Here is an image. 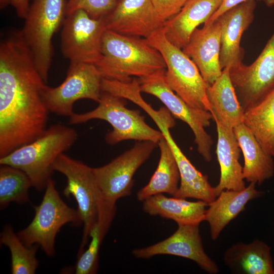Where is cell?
I'll list each match as a JSON object with an SVG mask.
<instances>
[{"label":"cell","instance_id":"cell-1","mask_svg":"<svg viewBox=\"0 0 274 274\" xmlns=\"http://www.w3.org/2000/svg\"><path fill=\"white\" fill-rule=\"evenodd\" d=\"M40 75L20 30L0 43V158L37 139L47 128L49 110Z\"/></svg>","mask_w":274,"mask_h":274},{"label":"cell","instance_id":"cell-2","mask_svg":"<svg viewBox=\"0 0 274 274\" xmlns=\"http://www.w3.org/2000/svg\"><path fill=\"white\" fill-rule=\"evenodd\" d=\"M95 65L104 78L124 82L166 71L162 55L147 39L107 29L101 39V57Z\"/></svg>","mask_w":274,"mask_h":274},{"label":"cell","instance_id":"cell-3","mask_svg":"<svg viewBox=\"0 0 274 274\" xmlns=\"http://www.w3.org/2000/svg\"><path fill=\"white\" fill-rule=\"evenodd\" d=\"M78 137L74 128L62 124H53L33 141L0 158V165L22 170L33 187L44 190L54 171L56 159L75 144Z\"/></svg>","mask_w":274,"mask_h":274},{"label":"cell","instance_id":"cell-4","mask_svg":"<svg viewBox=\"0 0 274 274\" xmlns=\"http://www.w3.org/2000/svg\"><path fill=\"white\" fill-rule=\"evenodd\" d=\"M98 105L94 109L84 113H74L70 123L78 124L92 119L108 122L112 130L105 136L106 142L114 145L123 141H151L156 144L164 136L160 130L150 126L138 110L126 107V99L103 92Z\"/></svg>","mask_w":274,"mask_h":274},{"label":"cell","instance_id":"cell-5","mask_svg":"<svg viewBox=\"0 0 274 274\" xmlns=\"http://www.w3.org/2000/svg\"><path fill=\"white\" fill-rule=\"evenodd\" d=\"M147 40L164 59V76L169 87L190 107L210 112L207 95L208 85L192 60L167 39L162 28Z\"/></svg>","mask_w":274,"mask_h":274},{"label":"cell","instance_id":"cell-6","mask_svg":"<svg viewBox=\"0 0 274 274\" xmlns=\"http://www.w3.org/2000/svg\"><path fill=\"white\" fill-rule=\"evenodd\" d=\"M35 210L31 222L17 234L27 246L38 245L48 256L53 257L57 233L67 223L82 224L80 215L78 210L71 208L62 199L51 178L48 181L42 201Z\"/></svg>","mask_w":274,"mask_h":274},{"label":"cell","instance_id":"cell-7","mask_svg":"<svg viewBox=\"0 0 274 274\" xmlns=\"http://www.w3.org/2000/svg\"><path fill=\"white\" fill-rule=\"evenodd\" d=\"M53 169L66 179V185L62 192L63 195L66 197H74L78 204V211L83 225L78 257L84 251L89 239L90 232L98 220L105 202L92 167L62 153L55 161Z\"/></svg>","mask_w":274,"mask_h":274},{"label":"cell","instance_id":"cell-8","mask_svg":"<svg viewBox=\"0 0 274 274\" xmlns=\"http://www.w3.org/2000/svg\"><path fill=\"white\" fill-rule=\"evenodd\" d=\"M66 5L65 0H33L21 30L46 83L53 54L52 37L63 24Z\"/></svg>","mask_w":274,"mask_h":274},{"label":"cell","instance_id":"cell-9","mask_svg":"<svg viewBox=\"0 0 274 274\" xmlns=\"http://www.w3.org/2000/svg\"><path fill=\"white\" fill-rule=\"evenodd\" d=\"M103 77L94 64L71 62L66 77L58 86L45 83L41 94L49 111L57 115L71 117L74 103L81 99L98 102L102 90Z\"/></svg>","mask_w":274,"mask_h":274},{"label":"cell","instance_id":"cell-10","mask_svg":"<svg viewBox=\"0 0 274 274\" xmlns=\"http://www.w3.org/2000/svg\"><path fill=\"white\" fill-rule=\"evenodd\" d=\"M165 71L137 78L142 92L158 98L174 118L185 122L191 129L197 151L207 162L212 159L213 141L205 128L210 125L212 114L207 111L192 108L180 98L168 85L165 79Z\"/></svg>","mask_w":274,"mask_h":274},{"label":"cell","instance_id":"cell-11","mask_svg":"<svg viewBox=\"0 0 274 274\" xmlns=\"http://www.w3.org/2000/svg\"><path fill=\"white\" fill-rule=\"evenodd\" d=\"M157 144L151 141H138L131 149L108 164L93 168L104 202L116 206L118 200L130 195L133 176L150 157Z\"/></svg>","mask_w":274,"mask_h":274},{"label":"cell","instance_id":"cell-12","mask_svg":"<svg viewBox=\"0 0 274 274\" xmlns=\"http://www.w3.org/2000/svg\"><path fill=\"white\" fill-rule=\"evenodd\" d=\"M61 33V51L70 63L95 64L101 57L104 19H95L78 10L65 18Z\"/></svg>","mask_w":274,"mask_h":274},{"label":"cell","instance_id":"cell-13","mask_svg":"<svg viewBox=\"0 0 274 274\" xmlns=\"http://www.w3.org/2000/svg\"><path fill=\"white\" fill-rule=\"evenodd\" d=\"M229 73L244 111L262 100L274 88V31L252 64L242 62Z\"/></svg>","mask_w":274,"mask_h":274},{"label":"cell","instance_id":"cell-14","mask_svg":"<svg viewBox=\"0 0 274 274\" xmlns=\"http://www.w3.org/2000/svg\"><path fill=\"white\" fill-rule=\"evenodd\" d=\"M149 116L155 122L169 146L176 160L180 175V184L174 197L193 198L208 203L216 198L214 187L209 182L207 175H203L191 163L173 138L169 129L176 124L174 117L165 107L153 110Z\"/></svg>","mask_w":274,"mask_h":274},{"label":"cell","instance_id":"cell-15","mask_svg":"<svg viewBox=\"0 0 274 274\" xmlns=\"http://www.w3.org/2000/svg\"><path fill=\"white\" fill-rule=\"evenodd\" d=\"M199 224H178L176 231L168 238L150 246L134 249L136 258L148 259L159 255L184 257L195 262L205 271H219L216 263L205 252L199 232Z\"/></svg>","mask_w":274,"mask_h":274},{"label":"cell","instance_id":"cell-16","mask_svg":"<svg viewBox=\"0 0 274 274\" xmlns=\"http://www.w3.org/2000/svg\"><path fill=\"white\" fill-rule=\"evenodd\" d=\"M104 20L107 29L145 39L161 28L164 23L152 0H117Z\"/></svg>","mask_w":274,"mask_h":274},{"label":"cell","instance_id":"cell-17","mask_svg":"<svg viewBox=\"0 0 274 274\" xmlns=\"http://www.w3.org/2000/svg\"><path fill=\"white\" fill-rule=\"evenodd\" d=\"M221 24L218 18L212 23L196 28L182 49L198 68L202 78L211 85L222 74L220 63Z\"/></svg>","mask_w":274,"mask_h":274},{"label":"cell","instance_id":"cell-18","mask_svg":"<svg viewBox=\"0 0 274 274\" xmlns=\"http://www.w3.org/2000/svg\"><path fill=\"white\" fill-rule=\"evenodd\" d=\"M256 6L255 0H249L229 9L217 18L221 24L220 63L222 70L243 62L244 50L241 47V40L243 33L254 20Z\"/></svg>","mask_w":274,"mask_h":274},{"label":"cell","instance_id":"cell-19","mask_svg":"<svg viewBox=\"0 0 274 274\" xmlns=\"http://www.w3.org/2000/svg\"><path fill=\"white\" fill-rule=\"evenodd\" d=\"M221 3L222 0H187L176 15L164 22L162 28L167 39L182 49L194 30L207 22Z\"/></svg>","mask_w":274,"mask_h":274},{"label":"cell","instance_id":"cell-20","mask_svg":"<svg viewBox=\"0 0 274 274\" xmlns=\"http://www.w3.org/2000/svg\"><path fill=\"white\" fill-rule=\"evenodd\" d=\"M217 131L216 154L220 167V178L214 187L217 197L225 190L242 191L246 187L239 163L240 148L233 128L215 121Z\"/></svg>","mask_w":274,"mask_h":274},{"label":"cell","instance_id":"cell-21","mask_svg":"<svg viewBox=\"0 0 274 274\" xmlns=\"http://www.w3.org/2000/svg\"><path fill=\"white\" fill-rule=\"evenodd\" d=\"M256 184L250 183L242 191L225 190L209 203L204 221L210 226L211 238L215 241L229 222L245 209L250 200L263 196L265 192L256 188Z\"/></svg>","mask_w":274,"mask_h":274},{"label":"cell","instance_id":"cell-22","mask_svg":"<svg viewBox=\"0 0 274 274\" xmlns=\"http://www.w3.org/2000/svg\"><path fill=\"white\" fill-rule=\"evenodd\" d=\"M230 67L224 68L221 75L207 89L213 120L233 128L243 123L244 110L239 102L231 80Z\"/></svg>","mask_w":274,"mask_h":274},{"label":"cell","instance_id":"cell-23","mask_svg":"<svg viewBox=\"0 0 274 274\" xmlns=\"http://www.w3.org/2000/svg\"><path fill=\"white\" fill-rule=\"evenodd\" d=\"M271 248L264 242L232 245L224 253L223 261L230 271L240 274H274Z\"/></svg>","mask_w":274,"mask_h":274},{"label":"cell","instance_id":"cell-24","mask_svg":"<svg viewBox=\"0 0 274 274\" xmlns=\"http://www.w3.org/2000/svg\"><path fill=\"white\" fill-rule=\"evenodd\" d=\"M233 129L244 157V179L259 185L272 178L274 175L273 157L263 150L243 123Z\"/></svg>","mask_w":274,"mask_h":274},{"label":"cell","instance_id":"cell-25","mask_svg":"<svg viewBox=\"0 0 274 274\" xmlns=\"http://www.w3.org/2000/svg\"><path fill=\"white\" fill-rule=\"evenodd\" d=\"M145 212L175 221L177 224H199L204 221L209 203L198 200L190 201L184 198L168 197L162 194L150 196L143 201Z\"/></svg>","mask_w":274,"mask_h":274},{"label":"cell","instance_id":"cell-26","mask_svg":"<svg viewBox=\"0 0 274 274\" xmlns=\"http://www.w3.org/2000/svg\"><path fill=\"white\" fill-rule=\"evenodd\" d=\"M157 145L160 151L158 164L148 183L136 193L137 199L141 201L163 193L174 197L179 187V170L170 146L164 137Z\"/></svg>","mask_w":274,"mask_h":274},{"label":"cell","instance_id":"cell-27","mask_svg":"<svg viewBox=\"0 0 274 274\" xmlns=\"http://www.w3.org/2000/svg\"><path fill=\"white\" fill-rule=\"evenodd\" d=\"M243 123L263 150L274 157V88L259 102L245 111Z\"/></svg>","mask_w":274,"mask_h":274},{"label":"cell","instance_id":"cell-28","mask_svg":"<svg viewBox=\"0 0 274 274\" xmlns=\"http://www.w3.org/2000/svg\"><path fill=\"white\" fill-rule=\"evenodd\" d=\"M116 212V208H105L100 212L98 220L90 233L87 249L78 257L75 267L76 274H94L98 268L100 245L108 232Z\"/></svg>","mask_w":274,"mask_h":274},{"label":"cell","instance_id":"cell-29","mask_svg":"<svg viewBox=\"0 0 274 274\" xmlns=\"http://www.w3.org/2000/svg\"><path fill=\"white\" fill-rule=\"evenodd\" d=\"M1 243L7 246L11 253V273L13 274H34L39 262L36 253L39 246L25 245L15 233L11 225H7L1 234Z\"/></svg>","mask_w":274,"mask_h":274},{"label":"cell","instance_id":"cell-30","mask_svg":"<svg viewBox=\"0 0 274 274\" xmlns=\"http://www.w3.org/2000/svg\"><path fill=\"white\" fill-rule=\"evenodd\" d=\"M32 187L27 175L16 167L1 165L0 207L6 208L11 202L24 204L29 200V189Z\"/></svg>","mask_w":274,"mask_h":274},{"label":"cell","instance_id":"cell-31","mask_svg":"<svg viewBox=\"0 0 274 274\" xmlns=\"http://www.w3.org/2000/svg\"><path fill=\"white\" fill-rule=\"evenodd\" d=\"M117 0H68L66 5V16L81 10L95 19L105 18L115 8Z\"/></svg>","mask_w":274,"mask_h":274},{"label":"cell","instance_id":"cell-32","mask_svg":"<svg viewBox=\"0 0 274 274\" xmlns=\"http://www.w3.org/2000/svg\"><path fill=\"white\" fill-rule=\"evenodd\" d=\"M163 22L176 15L187 0H152Z\"/></svg>","mask_w":274,"mask_h":274},{"label":"cell","instance_id":"cell-33","mask_svg":"<svg viewBox=\"0 0 274 274\" xmlns=\"http://www.w3.org/2000/svg\"><path fill=\"white\" fill-rule=\"evenodd\" d=\"M247 1L249 0H222V3L218 10L212 15L210 19L207 22L203 24V25L210 24L226 11ZM258 1L263 2L267 7H272L274 5V0Z\"/></svg>","mask_w":274,"mask_h":274},{"label":"cell","instance_id":"cell-34","mask_svg":"<svg viewBox=\"0 0 274 274\" xmlns=\"http://www.w3.org/2000/svg\"><path fill=\"white\" fill-rule=\"evenodd\" d=\"M9 1L10 4L15 8L18 16L25 19L30 7L29 0H9Z\"/></svg>","mask_w":274,"mask_h":274},{"label":"cell","instance_id":"cell-35","mask_svg":"<svg viewBox=\"0 0 274 274\" xmlns=\"http://www.w3.org/2000/svg\"><path fill=\"white\" fill-rule=\"evenodd\" d=\"M1 1V8H4L8 5L10 4L9 0H0Z\"/></svg>","mask_w":274,"mask_h":274}]
</instances>
